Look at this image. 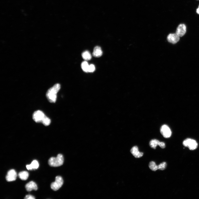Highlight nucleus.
Returning <instances> with one entry per match:
<instances>
[{
    "instance_id": "nucleus-1",
    "label": "nucleus",
    "mask_w": 199,
    "mask_h": 199,
    "mask_svg": "<svg viewBox=\"0 0 199 199\" xmlns=\"http://www.w3.org/2000/svg\"><path fill=\"white\" fill-rule=\"evenodd\" d=\"M60 88V84H56L48 90L46 93V97L50 102L51 103L56 102L57 99V94Z\"/></svg>"
},
{
    "instance_id": "nucleus-2",
    "label": "nucleus",
    "mask_w": 199,
    "mask_h": 199,
    "mask_svg": "<svg viewBox=\"0 0 199 199\" xmlns=\"http://www.w3.org/2000/svg\"><path fill=\"white\" fill-rule=\"evenodd\" d=\"M64 159L62 154H59L56 157L50 158L48 161L49 165L53 167H58L62 165L63 164Z\"/></svg>"
},
{
    "instance_id": "nucleus-3",
    "label": "nucleus",
    "mask_w": 199,
    "mask_h": 199,
    "mask_svg": "<svg viewBox=\"0 0 199 199\" xmlns=\"http://www.w3.org/2000/svg\"><path fill=\"white\" fill-rule=\"evenodd\" d=\"M63 183V180L62 177L58 176L56 177L55 182L52 183L51 185V187L53 190L56 191L62 187Z\"/></svg>"
},
{
    "instance_id": "nucleus-4",
    "label": "nucleus",
    "mask_w": 199,
    "mask_h": 199,
    "mask_svg": "<svg viewBox=\"0 0 199 199\" xmlns=\"http://www.w3.org/2000/svg\"><path fill=\"white\" fill-rule=\"evenodd\" d=\"M183 144L184 146L188 147L191 150L196 149L198 146V144L196 140L189 138L184 140Z\"/></svg>"
},
{
    "instance_id": "nucleus-5",
    "label": "nucleus",
    "mask_w": 199,
    "mask_h": 199,
    "mask_svg": "<svg viewBox=\"0 0 199 199\" xmlns=\"http://www.w3.org/2000/svg\"><path fill=\"white\" fill-rule=\"evenodd\" d=\"M46 116L43 112L41 110H37L34 112L33 115L34 121L37 123H42L43 119Z\"/></svg>"
},
{
    "instance_id": "nucleus-6",
    "label": "nucleus",
    "mask_w": 199,
    "mask_h": 199,
    "mask_svg": "<svg viewBox=\"0 0 199 199\" xmlns=\"http://www.w3.org/2000/svg\"><path fill=\"white\" fill-rule=\"evenodd\" d=\"M160 131L162 135L165 138H168L171 137L172 132L170 129L167 125H164L162 126Z\"/></svg>"
},
{
    "instance_id": "nucleus-7",
    "label": "nucleus",
    "mask_w": 199,
    "mask_h": 199,
    "mask_svg": "<svg viewBox=\"0 0 199 199\" xmlns=\"http://www.w3.org/2000/svg\"><path fill=\"white\" fill-rule=\"evenodd\" d=\"M17 177V174L15 170L11 169L7 173L6 179L8 182L13 181L16 179Z\"/></svg>"
},
{
    "instance_id": "nucleus-8",
    "label": "nucleus",
    "mask_w": 199,
    "mask_h": 199,
    "mask_svg": "<svg viewBox=\"0 0 199 199\" xmlns=\"http://www.w3.org/2000/svg\"><path fill=\"white\" fill-rule=\"evenodd\" d=\"M186 31V25L184 24H181L177 27L176 34L179 37H182L185 34Z\"/></svg>"
},
{
    "instance_id": "nucleus-9",
    "label": "nucleus",
    "mask_w": 199,
    "mask_h": 199,
    "mask_svg": "<svg viewBox=\"0 0 199 199\" xmlns=\"http://www.w3.org/2000/svg\"><path fill=\"white\" fill-rule=\"evenodd\" d=\"M179 37L175 34H169L167 37L168 42L173 44H176L179 40Z\"/></svg>"
},
{
    "instance_id": "nucleus-10",
    "label": "nucleus",
    "mask_w": 199,
    "mask_h": 199,
    "mask_svg": "<svg viewBox=\"0 0 199 199\" xmlns=\"http://www.w3.org/2000/svg\"><path fill=\"white\" fill-rule=\"evenodd\" d=\"M131 152L134 156L136 158H139L143 156V153L140 152L138 147L137 146L133 147L131 150Z\"/></svg>"
},
{
    "instance_id": "nucleus-11",
    "label": "nucleus",
    "mask_w": 199,
    "mask_h": 199,
    "mask_svg": "<svg viewBox=\"0 0 199 199\" xmlns=\"http://www.w3.org/2000/svg\"><path fill=\"white\" fill-rule=\"evenodd\" d=\"M25 187L27 191L30 192L32 190L36 191L38 189L37 184L33 181H31L27 183Z\"/></svg>"
},
{
    "instance_id": "nucleus-12",
    "label": "nucleus",
    "mask_w": 199,
    "mask_h": 199,
    "mask_svg": "<svg viewBox=\"0 0 199 199\" xmlns=\"http://www.w3.org/2000/svg\"><path fill=\"white\" fill-rule=\"evenodd\" d=\"M103 52L102 49L99 46H96L94 48L93 52V55L95 57L99 58L102 55Z\"/></svg>"
},
{
    "instance_id": "nucleus-13",
    "label": "nucleus",
    "mask_w": 199,
    "mask_h": 199,
    "mask_svg": "<svg viewBox=\"0 0 199 199\" xmlns=\"http://www.w3.org/2000/svg\"><path fill=\"white\" fill-rule=\"evenodd\" d=\"M39 166L38 162L37 160H34L32 162L30 165H27L26 167L28 170H32L33 169L35 170L37 169Z\"/></svg>"
},
{
    "instance_id": "nucleus-14",
    "label": "nucleus",
    "mask_w": 199,
    "mask_h": 199,
    "mask_svg": "<svg viewBox=\"0 0 199 199\" xmlns=\"http://www.w3.org/2000/svg\"><path fill=\"white\" fill-rule=\"evenodd\" d=\"M160 143L161 142L157 139H153L150 141L149 145L151 148L155 149L157 146H160Z\"/></svg>"
},
{
    "instance_id": "nucleus-15",
    "label": "nucleus",
    "mask_w": 199,
    "mask_h": 199,
    "mask_svg": "<svg viewBox=\"0 0 199 199\" xmlns=\"http://www.w3.org/2000/svg\"><path fill=\"white\" fill-rule=\"evenodd\" d=\"M19 178L21 180H26L28 178L29 174L26 171H24L20 172L18 174Z\"/></svg>"
},
{
    "instance_id": "nucleus-16",
    "label": "nucleus",
    "mask_w": 199,
    "mask_h": 199,
    "mask_svg": "<svg viewBox=\"0 0 199 199\" xmlns=\"http://www.w3.org/2000/svg\"><path fill=\"white\" fill-rule=\"evenodd\" d=\"M82 56L83 58L86 61L90 60L92 58L91 54L88 51H86L83 52Z\"/></svg>"
},
{
    "instance_id": "nucleus-17",
    "label": "nucleus",
    "mask_w": 199,
    "mask_h": 199,
    "mask_svg": "<svg viewBox=\"0 0 199 199\" xmlns=\"http://www.w3.org/2000/svg\"><path fill=\"white\" fill-rule=\"evenodd\" d=\"M89 65L86 61H83L81 64V67L82 69L85 72H88L89 67Z\"/></svg>"
},
{
    "instance_id": "nucleus-18",
    "label": "nucleus",
    "mask_w": 199,
    "mask_h": 199,
    "mask_svg": "<svg viewBox=\"0 0 199 199\" xmlns=\"http://www.w3.org/2000/svg\"><path fill=\"white\" fill-rule=\"evenodd\" d=\"M149 167L151 170L153 171H155L158 169V165H157L153 161L149 163Z\"/></svg>"
},
{
    "instance_id": "nucleus-19",
    "label": "nucleus",
    "mask_w": 199,
    "mask_h": 199,
    "mask_svg": "<svg viewBox=\"0 0 199 199\" xmlns=\"http://www.w3.org/2000/svg\"><path fill=\"white\" fill-rule=\"evenodd\" d=\"M51 122V121L50 119L46 116L44 119H43L42 123L44 126H48L50 124Z\"/></svg>"
},
{
    "instance_id": "nucleus-20",
    "label": "nucleus",
    "mask_w": 199,
    "mask_h": 199,
    "mask_svg": "<svg viewBox=\"0 0 199 199\" xmlns=\"http://www.w3.org/2000/svg\"><path fill=\"white\" fill-rule=\"evenodd\" d=\"M166 162H163L158 165V169L163 170L166 169Z\"/></svg>"
},
{
    "instance_id": "nucleus-21",
    "label": "nucleus",
    "mask_w": 199,
    "mask_h": 199,
    "mask_svg": "<svg viewBox=\"0 0 199 199\" xmlns=\"http://www.w3.org/2000/svg\"><path fill=\"white\" fill-rule=\"evenodd\" d=\"M95 70V67L93 64H91L89 65V67L88 72L92 73V72L94 71Z\"/></svg>"
},
{
    "instance_id": "nucleus-22",
    "label": "nucleus",
    "mask_w": 199,
    "mask_h": 199,
    "mask_svg": "<svg viewBox=\"0 0 199 199\" xmlns=\"http://www.w3.org/2000/svg\"><path fill=\"white\" fill-rule=\"evenodd\" d=\"M24 199H35V198L34 196H32L31 195H26L24 198Z\"/></svg>"
},
{
    "instance_id": "nucleus-23",
    "label": "nucleus",
    "mask_w": 199,
    "mask_h": 199,
    "mask_svg": "<svg viewBox=\"0 0 199 199\" xmlns=\"http://www.w3.org/2000/svg\"><path fill=\"white\" fill-rule=\"evenodd\" d=\"M162 149H164L165 147V143L163 142H161L160 143V146H159Z\"/></svg>"
},
{
    "instance_id": "nucleus-24",
    "label": "nucleus",
    "mask_w": 199,
    "mask_h": 199,
    "mask_svg": "<svg viewBox=\"0 0 199 199\" xmlns=\"http://www.w3.org/2000/svg\"><path fill=\"white\" fill-rule=\"evenodd\" d=\"M196 12L198 14H199V6L198 8L197 9Z\"/></svg>"
},
{
    "instance_id": "nucleus-25",
    "label": "nucleus",
    "mask_w": 199,
    "mask_h": 199,
    "mask_svg": "<svg viewBox=\"0 0 199 199\" xmlns=\"http://www.w3.org/2000/svg\"><path fill=\"white\" fill-rule=\"evenodd\" d=\"M197 1H199V0H197Z\"/></svg>"
}]
</instances>
